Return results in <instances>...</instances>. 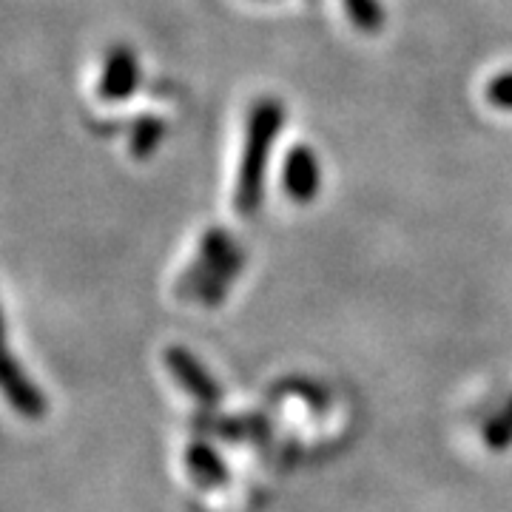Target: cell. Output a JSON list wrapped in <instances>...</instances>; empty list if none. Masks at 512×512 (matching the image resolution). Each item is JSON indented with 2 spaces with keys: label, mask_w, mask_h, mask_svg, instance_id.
<instances>
[{
  "label": "cell",
  "mask_w": 512,
  "mask_h": 512,
  "mask_svg": "<svg viewBox=\"0 0 512 512\" xmlns=\"http://www.w3.org/2000/svg\"><path fill=\"white\" fill-rule=\"evenodd\" d=\"M345 9H348L350 20L365 32H376L382 26L384 15L379 0H345Z\"/></svg>",
  "instance_id": "obj_9"
},
{
  "label": "cell",
  "mask_w": 512,
  "mask_h": 512,
  "mask_svg": "<svg viewBox=\"0 0 512 512\" xmlns=\"http://www.w3.org/2000/svg\"><path fill=\"white\" fill-rule=\"evenodd\" d=\"M3 390H6L9 404L18 410L20 416H26V419L32 421L46 416L49 402H46V396L40 393V387L29 379V373L18 365L15 353H6V365H3Z\"/></svg>",
  "instance_id": "obj_4"
},
{
  "label": "cell",
  "mask_w": 512,
  "mask_h": 512,
  "mask_svg": "<svg viewBox=\"0 0 512 512\" xmlns=\"http://www.w3.org/2000/svg\"><path fill=\"white\" fill-rule=\"evenodd\" d=\"M185 470H188V476L200 484L202 490H220V487H225L231 481V473H228L222 456L205 441L188 444V450H185Z\"/></svg>",
  "instance_id": "obj_7"
},
{
  "label": "cell",
  "mask_w": 512,
  "mask_h": 512,
  "mask_svg": "<svg viewBox=\"0 0 512 512\" xmlns=\"http://www.w3.org/2000/svg\"><path fill=\"white\" fill-rule=\"evenodd\" d=\"M242 265H245V254L237 245V239L222 228H211L202 234L194 262L180 276L177 293L183 299L202 302L205 308H217L231 293L234 279L242 274Z\"/></svg>",
  "instance_id": "obj_1"
},
{
  "label": "cell",
  "mask_w": 512,
  "mask_h": 512,
  "mask_svg": "<svg viewBox=\"0 0 512 512\" xmlns=\"http://www.w3.org/2000/svg\"><path fill=\"white\" fill-rule=\"evenodd\" d=\"M160 140H163V123H160V120H154V117H143V120H140V126L134 128L131 151H134L137 157H148Z\"/></svg>",
  "instance_id": "obj_10"
},
{
  "label": "cell",
  "mask_w": 512,
  "mask_h": 512,
  "mask_svg": "<svg viewBox=\"0 0 512 512\" xmlns=\"http://www.w3.org/2000/svg\"><path fill=\"white\" fill-rule=\"evenodd\" d=\"M140 83V63L137 57L131 55L128 49L117 46L111 49L106 63H103V72H100V94L106 100H123L128 94L137 89Z\"/></svg>",
  "instance_id": "obj_6"
},
{
  "label": "cell",
  "mask_w": 512,
  "mask_h": 512,
  "mask_svg": "<svg viewBox=\"0 0 512 512\" xmlns=\"http://www.w3.org/2000/svg\"><path fill=\"white\" fill-rule=\"evenodd\" d=\"M484 444L493 450V453H504L507 447H512V399L510 404L495 413L490 424L484 427Z\"/></svg>",
  "instance_id": "obj_8"
},
{
  "label": "cell",
  "mask_w": 512,
  "mask_h": 512,
  "mask_svg": "<svg viewBox=\"0 0 512 512\" xmlns=\"http://www.w3.org/2000/svg\"><path fill=\"white\" fill-rule=\"evenodd\" d=\"M282 185L288 191L293 202H311L322 185V168L319 160L308 146H296L285 160V171H282Z\"/></svg>",
  "instance_id": "obj_5"
},
{
  "label": "cell",
  "mask_w": 512,
  "mask_h": 512,
  "mask_svg": "<svg viewBox=\"0 0 512 512\" xmlns=\"http://www.w3.org/2000/svg\"><path fill=\"white\" fill-rule=\"evenodd\" d=\"M487 100L493 103L495 109L512 111V72H501L498 77L490 80V86H487Z\"/></svg>",
  "instance_id": "obj_11"
},
{
  "label": "cell",
  "mask_w": 512,
  "mask_h": 512,
  "mask_svg": "<svg viewBox=\"0 0 512 512\" xmlns=\"http://www.w3.org/2000/svg\"><path fill=\"white\" fill-rule=\"evenodd\" d=\"M165 367L171 370L174 382L188 390L202 407H217L222 402V387L188 348L171 345L165 350Z\"/></svg>",
  "instance_id": "obj_3"
},
{
  "label": "cell",
  "mask_w": 512,
  "mask_h": 512,
  "mask_svg": "<svg viewBox=\"0 0 512 512\" xmlns=\"http://www.w3.org/2000/svg\"><path fill=\"white\" fill-rule=\"evenodd\" d=\"M285 111L279 100L262 97L256 100L254 109L248 114V134H245V151L239 160V177L234 188V205L242 217L256 214L262 205V185H265V168H268V154L274 146L276 134L282 128Z\"/></svg>",
  "instance_id": "obj_2"
}]
</instances>
